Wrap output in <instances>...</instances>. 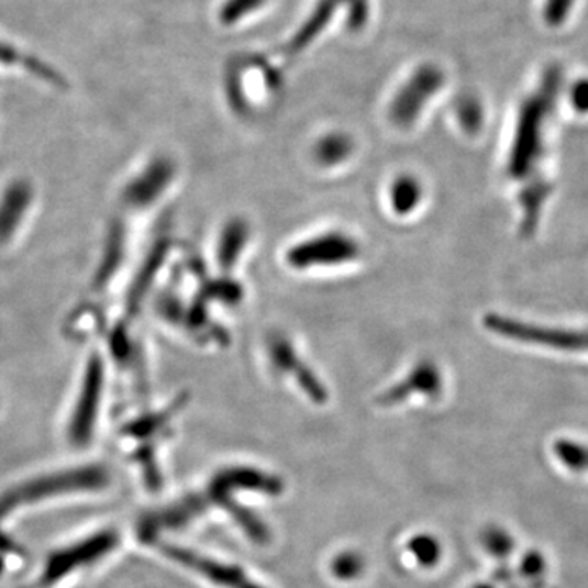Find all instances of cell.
<instances>
[{"label": "cell", "instance_id": "cell-1", "mask_svg": "<svg viewBox=\"0 0 588 588\" xmlns=\"http://www.w3.org/2000/svg\"><path fill=\"white\" fill-rule=\"evenodd\" d=\"M284 490L281 477L267 469L251 465L226 466L208 477L203 486L144 515L137 525V536L141 543L151 546L169 533L191 529L201 520H224L248 543L265 546L270 543L271 533L252 509L251 500L275 499Z\"/></svg>", "mask_w": 588, "mask_h": 588}, {"label": "cell", "instance_id": "cell-2", "mask_svg": "<svg viewBox=\"0 0 588 588\" xmlns=\"http://www.w3.org/2000/svg\"><path fill=\"white\" fill-rule=\"evenodd\" d=\"M112 474L99 463L69 466L38 474L0 493V525L20 510L77 493H97L109 489Z\"/></svg>", "mask_w": 588, "mask_h": 588}, {"label": "cell", "instance_id": "cell-3", "mask_svg": "<svg viewBox=\"0 0 588 588\" xmlns=\"http://www.w3.org/2000/svg\"><path fill=\"white\" fill-rule=\"evenodd\" d=\"M107 381L109 363L106 353L92 348L80 363L64 420V436L73 448H87L96 439L106 402Z\"/></svg>", "mask_w": 588, "mask_h": 588}, {"label": "cell", "instance_id": "cell-4", "mask_svg": "<svg viewBox=\"0 0 588 588\" xmlns=\"http://www.w3.org/2000/svg\"><path fill=\"white\" fill-rule=\"evenodd\" d=\"M154 550L167 561L185 570L188 576L197 579L201 586L208 588H270L260 577L254 576L247 567L224 557L213 556L193 547L181 546V544L169 543V541H157L151 544Z\"/></svg>", "mask_w": 588, "mask_h": 588}, {"label": "cell", "instance_id": "cell-5", "mask_svg": "<svg viewBox=\"0 0 588 588\" xmlns=\"http://www.w3.org/2000/svg\"><path fill=\"white\" fill-rule=\"evenodd\" d=\"M40 187L29 174H10L0 180V255L22 245L40 211Z\"/></svg>", "mask_w": 588, "mask_h": 588}, {"label": "cell", "instance_id": "cell-6", "mask_svg": "<svg viewBox=\"0 0 588 588\" xmlns=\"http://www.w3.org/2000/svg\"><path fill=\"white\" fill-rule=\"evenodd\" d=\"M120 544V534L113 530L97 531L84 540L74 541L69 546L60 547L49 554L40 576L42 587L48 588L70 579L77 573L96 566L107 559Z\"/></svg>", "mask_w": 588, "mask_h": 588}, {"label": "cell", "instance_id": "cell-7", "mask_svg": "<svg viewBox=\"0 0 588 588\" xmlns=\"http://www.w3.org/2000/svg\"><path fill=\"white\" fill-rule=\"evenodd\" d=\"M359 255V245L355 238L345 233L312 235L299 241L288 252L287 260L296 270L309 268H334L352 264Z\"/></svg>", "mask_w": 588, "mask_h": 588}, {"label": "cell", "instance_id": "cell-8", "mask_svg": "<svg viewBox=\"0 0 588 588\" xmlns=\"http://www.w3.org/2000/svg\"><path fill=\"white\" fill-rule=\"evenodd\" d=\"M486 328L502 337L525 344L541 345L564 352H588V329H546L541 325H531L503 315H487Z\"/></svg>", "mask_w": 588, "mask_h": 588}, {"label": "cell", "instance_id": "cell-9", "mask_svg": "<svg viewBox=\"0 0 588 588\" xmlns=\"http://www.w3.org/2000/svg\"><path fill=\"white\" fill-rule=\"evenodd\" d=\"M173 169L166 160H154L134 176L127 178L121 190L120 201L124 210L143 211L163 195L169 185Z\"/></svg>", "mask_w": 588, "mask_h": 588}, {"label": "cell", "instance_id": "cell-10", "mask_svg": "<svg viewBox=\"0 0 588 588\" xmlns=\"http://www.w3.org/2000/svg\"><path fill=\"white\" fill-rule=\"evenodd\" d=\"M0 70L26 74L43 86L58 87V89L64 87V77L55 67H52V64L36 58L32 53L3 38H0Z\"/></svg>", "mask_w": 588, "mask_h": 588}, {"label": "cell", "instance_id": "cell-11", "mask_svg": "<svg viewBox=\"0 0 588 588\" xmlns=\"http://www.w3.org/2000/svg\"><path fill=\"white\" fill-rule=\"evenodd\" d=\"M442 546L432 534L419 533L402 543L401 557L404 566L419 567V569H433L442 559Z\"/></svg>", "mask_w": 588, "mask_h": 588}, {"label": "cell", "instance_id": "cell-12", "mask_svg": "<svg viewBox=\"0 0 588 588\" xmlns=\"http://www.w3.org/2000/svg\"><path fill=\"white\" fill-rule=\"evenodd\" d=\"M366 570L365 557L358 551L344 550L329 561V574L341 584H352L362 579Z\"/></svg>", "mask_w": 588, "mask_h": 588}, {"label": "cell", "instance_id": "cell-13", "mask_svg": "<svg viewBox=\"0 0 588 588\" xmlns=\"http://www.w3.org/2000/svg\"><path fill=\"white\" fill-rule=\"evenodd\" d=\"M440 388V376L436 373V369L433 366L425 365L422 368H417L412 373L411 378L404 382V385L399 386L395 392L388 396L389 402L402 401L404 398H409L411 395H420V392H425V395H432V392L439 391Z\"/></svg>", "mask_w": 588, "mask_h": 588}, {"label": "cell", "instance_id": "cell-14", "mask_svg": "<svg viewBox=\"0 0 588 588\" xmlns=\"http://www.w3.org/2000/svg\"><path fill=\"white\" fill-rule=\"evenodd\" d=\"M389 198H391V207L396 213L408 214L420 203L422 188L412 177H401L392 185Z\"/></svg>", "mask_w": 588, "mask_h": 588}, {"label": "cell", "instance_id": "cell-15", "mask_svg": "<svg viewBox=\"0 0 588 588\" xmlns=\"http://www.w3.org/2000/svg\"><path fill=\"white\" fill-rule=\"evenodd\" d=\"M554 453L567 468L579 470V473L588 469V446H584L583 443L559 440L554 446Z\"/></svg>", "mask_w": 588, "mask_h": 588}, {"label": "cell", "instance_id": "cell-16", "mask_svg": "<svg viewBox=\"0 0 588 588\" xmlns=\"http://www.w3.org/2000/svg\"><path fill=\"white\" fill-rule=\"evenodd\" d=\"M351 146L344 137H328L324 143L319 146L318 156L322 164L332 166L339 164L345 156H347Z\"/></svg>", "mask_w": 588, "mask_h": 588}, {"label": "cell", "instance_id": "cell-17", "mask_svg": "<svg viewBox=\"0 0 588 588\" xmlns=\"http://www.w3.org/2000/svg\"><path fill=\"white\" fill-rule=\"evenodd\" d=\"M244 226L241 223L233 224L230 230L224 233V241L221 242V260L224 264H231V258H234V254L237 255L241 252L242 242H244Z\"/></svg>", "mask_w": 588, "mask_h": 588}, {"label": "cell", "instance_id": "cell-18", "mask_svg": "<svg viewBox=\"0 0 588 588\" xmlns=\"http://www.w3.org/2000/svg\"><path fill=\"white\" fill-rule=\"evenodd\" d=\"M487 547L489 551H492L496 556H502V554L509 553V547H512V541L509 540L507 534L499 533V531H493L492 534H487Z\"/></svg>", "mask_w": 588, "mask_h": 588}, {"label": "cell", "instance_id": "cell-19", "mask_svg": "<svg viewBox=\"0 0 588 588\" xmlns=\"http://www.w3.org/2000/svg\"><path fill=\"white\" fill-rule=\"evenodd\" d=\"M476 588H490V587H486V586H480V587H476Z\"/></svg>", "mask_w": 588, "mask_h": 588}]
</instances>
